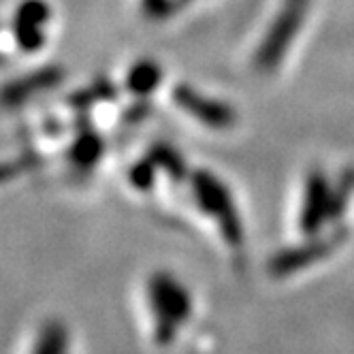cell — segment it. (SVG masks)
I'll return each mask as SVG.
<instances>
[{"label":"cell","mask_w":354,"mask_h":354,"mask_svg":"<svg viewBox=\"0 0 354 354\" xmlns=\"http://www.w3.org/2000/svg\"><path fill=\"white\" fill-rule=\"evenodd\" d=\"M310 5H312V0H282L280 11L275 13L269 30L265 32L257 49L254 62L261 71L269 73L284 60L295 37L303 28V21H306Z\"/></svg>","instance_id":"cell-1"},{"label":"cell","mask_w":354,"mask_h":354,"mask_svg":"<svg viewBox=\"0 0 354 354\" xmlns=\"http://www.w3.org/2000/svg\"><path fill=\"white\" fill-rule=\"evenodd\" d=\"M182 98V103L186 105L188 111H192L201 122H205L212 129H231L237 120V113L233 107L224 105V103H218V100H212V98H203L198 94H192V92H182L177 94Z\"/></svg>","instance_id":"cell-2"},{"label":"cell","mask_w":354,"mask_h":354,"mask_svg":"<svg viewBox=\"0 0 354 354\" xmlns=\"http://www.w3.org/2000/svg\"><path fill=\"white\" fill-rule=\"evenodd\" d=\"M28 354H68V333L58 322H45L30 339Z\"/></svg>","instance_id":"cell-3"}]
</instances>
